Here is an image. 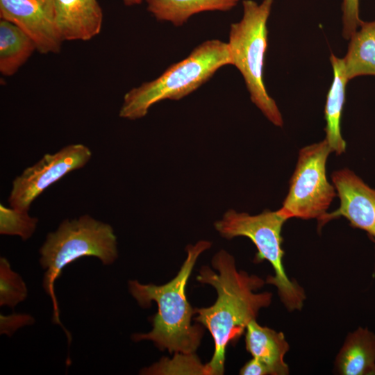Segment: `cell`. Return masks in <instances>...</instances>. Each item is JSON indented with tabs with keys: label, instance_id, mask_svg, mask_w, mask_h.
Returning a JSON list of instances; mask_svg holds the SVG:
<instances>
[{
	"label": "cell",
	"instance_id": "cell-16",
	"mask_svg": "<svg viewBox=\"0 0 375 375\" xmlns=\"http://www.w3.org/2000/svg\"><path fill=\"white\" fill-rule=\"evenodd\" d=\"M350 38L342 58L349 81L360 76H375V19L362 21Z\"/></svg>",
	"mask_w": 375,
	"mask_h": 375
},
{
	"label": "cell",
	"instance_id": "cell-12",
	"mask_svg": "<svg viewBox=\"0 0 375 375\" xmlns=\"http://www.w3.org/2000/svg\"><path fill=\"white\" fill-rule=\"evenodd\" d=\"M245 342L247 350L265 365L270 375L289 374L284 361L289 344L282 332L262 326L254 319L247 326Z\"/></svg>",
	"mask_w": 375,
	"mask_h": 375
},
{
	"label": "cell",
	"instance_id": "cell-13",
	"mask_svg": "<svg viewBox=\"0 0 375 375\" xmlns=\"http://www.w3.org/2000/svg\"><path fill=\"white\" fill-rule=\"evenodd\" d=\"M330 61L333 68V78L326 95L324 117L326 122V140L331 151L336 155L344 153L346 142L341 135V117L345 103L346 88L349 81L345 72L342 58L331 54Z\"/></svg>",
	"mask_w": 375,
	"mask_h": 375
},
{
	"label": "cell",
	"instance_id": "cell-17",
	"mask_svg": "<svg viewBox=\"0 0 375 375\" xmlns=\"http://www.w3.org/2000/svg\"><path fill=\"white\" fill-rule=\"evenodd\" d=\"M36 45L33 40L14 24L0 20V72L14 75L28 60Z\"/></svg>",
	"mask_w": 375,
	"mask_h": 375
},
{
	"label": "cell",
	"instance_id": "cell-10",
	"mask_svg": "<svg viewBox=\"0 0 375 375\" xmlns=\"http://www.w3.org/2000/svg\"><path fill=\"white\" fill-rule=\"evenodd\" d=\"M331 179L340 205L337 210L326 212L317 220L318 228L332 219L344 217L351 226L366 231L375 239V190L347 168L333 172Z\"/></svg>",
	"mask_w": 375,
	"mask_h": 375
},
{
	"label": "cell",
	"instance_id": "cell-4",
	"mask_svg": "<svg viewBox=\"0 0 375 375\" xmlns=\"http://www.w3.org/2000/svg\"><path fill=\"white\" fill-rule=\"evenodd\" d=\"M40 262L46 269L43 288L53 302V322L62 326L54 283L62 269L84 256L98 258L103 265H110L118 256L117 238L110 225L89 215L65 219L56 231L51 232L40 249Z\"/></svg>",
	"mask_w": 375,
	"mask_h": 375
},
{
	"label": "cell",
	"instance_id": "cell-3",
	"mask_svg": "<svg viewBox=\"0 0 375 375\" xmlns=\"http://www.w3.org/2000/svg\"><path fill=\"white\" fill-rule=\"evenodd\" d=\"M228 65H233V59L227 42L216 39L203 42L156 79L127 92L119 116L130 120L144 117L153 104L165 99H183Z\"/></svg>",
	"mask_w": 375,
	"mask_h": 375
},
{
	"label": "cell",
	"instance_id": "cell-20",
	"mask_svg": "<svg viewBox=\"0 0 375 375\" xmlns=\"http://www.w3.org/2000/svg\"><path fill=\"white\" fill-rule=\"evenodd\" d=\"M0 304L15 307L24 301L27 295L25 283L21 276L13 272L5 258L0 260Z\"/></svg>",
	"mask_w": 375,
	"mask_h": 375
},
{
	"label": "cell",
	"instance_id": "cell-2",
	"mask_svg": "<svg viewBox=\"0 0 375 375\" xmlns=\"http://www.w3.org/2000/svg\"><path fill=\"white\" fill-rule=\"evenodd\" d=\"M210 246L206 240L189 245L187 258L177 275L164 285L129 281V291L140 306L149 307L154 301L158 308L153 318L152 330L147 333L134 334L135 341H152L160 350L167 349L169 353H193L197 350L203 329L199 324L191 323L195 312L188 301L185 287L197 258Z\"/></svg>",
	"mask_w": 375,
	"mask_h": 375
},
{
	"label": "cell",
	"instance_id": "cell-15",
	"mask_svg": "<svg viewBox=\"0 0 375 375\" xmlns=\"http://www.w3.org/2000/svg\"><path fill=\"white\" fill-rule=\"evenodd\" d=\"M147 10L158 21L181 26L194 15L206 11H228L239 0H145Z\"/></svg>",
	"mask_w": 375,
	"mask_h": 375
},
{
	"label": "cell",
	"instance_id": "cell-14",
	"mask_svg": "<svg viewBox=\"0 0 375 375\" xmlns=\"http://www.w3.org/2000/svg\"><path fill=\"white\" fill-rule=\"evenodd\" d=\"M335 368L342 375H375V335L361 327L348 334Z\"/></svg>",
	"mask_w": 375,
	"mask_h": 375
},
{
	"label": "cell",
	"instance_id": "cell-21",
	"mask_svg": "<svg viewBox=\"0 0 375 375\" xmlns=\"http://www.w3.org/2000/svg\"><path fill=\"white\" fill-rule=\"evenodd\" d=\"M342 10V37L349 40L362 22L359 17V0H343Z\"/></svg>",
	"mask_w": 375,
	"mask_h": 375
},
{
	"label": "cell",
	"instance_id": "cell-1",
	"mask_svg": "<svg viewBox=\"0 0 375 375\" xmlns=\"http://www.w3.org/2000/svg\"><path fill=\"white\" fill-rule=\"evenodd\" d=\"M212 265L218 273L202 266L197 279L214 287L217 299L212 306L195 308L194 319L208 329L214 340L213 356L206 364L207 375H220L224 372L228 344L235 343L249 323L256 319L259 310L270 305L272 294L256 293L264 285V280L238 271L234 258L225 250L214 255Z\"/></svg>",
	"mask_w": 375,
	"mask_h": 375
},
{
	"label": "cell",
	"instance_id": "cell-18",
	"mask_svg": "<svg viewBox=\"0 0 375 375\" xmlns=\"http://www.w3.org/2000/svg\"><path fill=\"white\" fill-rule=\"evenodd\" d=\"M172 360L162 358L149 367L143 369L142 374H201L207 375L206 365L201 364L193 353H176Z\"/></svg>",
	"mask_w": 375,
	"mask_h": 375
},
{
	"label": "cell",
	"instance_id": "cell-22",
	"mask_svg": "<svg viewBox=\"0 0 375 375\" xmlns=\"http://www.w3.org/2000/svg\"><path fill=\"white\" fill-rule=\"evenodd\" d=\"M242 375H267L269 374L267 368L261 362L253 358L240 369Z\"/></svg>",
	"mask_w": 375,
	"mask_h": 375
},
{
	"label": "cell",
	"instance_id": "cell-23",
	"mask_svg": "<svg viewBox=\"0 0 375 375\" xmlns=\"http://www.w3.org/2000/svg\"><path fill=\"white\" fill-rule=\"evenodd\" d=\"M126 6H131L134 5H139L142 3V0H122Z\"/></svg>",
	"mask_w": 375,
	"mask_h": 375
},
{
	"label": "cell",
	"instance_id": "cell-9",
	"mask_svg": "<svg viewBox=\"0 0 375 375\" xmlns=\"http://www.w3.org/2000/svg\"><path fill=\"white\" fill-rule=\"evenodd\" d=\"M0 18L26 33L40 53L60 51L64 40L57 25L53 0H0Z\"/></svg>",
	"mask_w": 375,
	"mask_h": 375
},
{
	"label": "cell",
	"instance_id": "cell-11",
	"mask_svg": "<svg viewBox=\"0 0 375 375\" xmlns=\"http://www.w3.org/2000/svg\"><path fill=\"white\" fill-rule=\"evenodd\" d=\"M56 22L63 40L86 41L101 29L103 12L97 0H53Z\"/></svg>",
	"mask_w": 375,
	"mask_h": 375
},
{
	"label": "cell",
	"instance_id": "cell-19",
	"mask_svg": "<svg viewBox=\"0 0 375 375\" xmlns=\"http://www.w3.org/2000/svg\"><path fill=\"white\" fill-rule=\"evenodd\" d=\"M38 222L37 218L30 217L26 211L0 205L1 234L19 235L26 240L35 232Z\"/></svg>",
	"mask_w": 375,
	"mask_h": 375
},
{
	"label": "cell",
	"instance_id": "cell-6",
	"mask_svg": "<svg viewBox=\"0 0 375 375\" xmlns=\"http://www.w3.org/2000/svg\"><path fill=\"white\" fill-rule=\"evenodd\" d=\"M287 220L278 210H265L260 214L251 215L231 209L215 223V228L226 239L244 236L253 242L258 250L254 262H269L274 276H268L267 283L277 288L287 310L294 311L301 309L306 294L297 282L288 278L284 269L281 231Z\"/></svg>",
	"mask_w": 375,
	"mask_h": 375
},
{
	"label": "cell",
	"instance_id": "cell-7",
	"mask_svg": "<svg viewBox=\"0 0 375 375\" xmlns=\"http://www.w3.org/2000/svg\"><path fill=\"white\" fill-rule=\"evenodd\" d=\"M331 152L326 139L299 151L288 193L278 210L285 218L319 220L326 213L337 195L335 186L328 181L326 174Z\"/></svg>",
	"mask_w": 375,
	"mask_h": 375
},
{
	"label": "cell",
	"instance_id": "cell-5",
	"mask_svg": "<svg viewBox=\"0 0 375 375\" xmlns=\"http://www.w3.org/2000/svg\"><path fill=\"white\" fill-rule=\"evenodd\" d=\"M273 0L242 1V19L230 26L228 47L234 65L241 73L251 101L276 126L283 125L276 101L269 95L263 80L268 44L267 21Z\"/></svg>",
	"mask_w": 375,
	"mask_h": 375
},
{
	"label": "cell",
	"instance_id": "cell-8",
	"mask_svg": "<svg viewBox=\"0 0 375 375\" xmlns=\"http://www.w3.org/2000/svg\"><path fill=\"white\" fill-rule=\"evenodd\" d=\"M91 157L90 149L82 144H69L55 153L45 154L13 180L8 199L10 207L28 212L33 201L47 188L68 173L83 167Z\"/></svg>",
	"mask_w": 375,
	"mask_h": 375
}]
</instances>
